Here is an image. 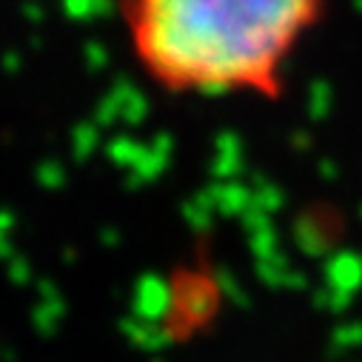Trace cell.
<instances>
[{"label":"cell","mask_w":362,"mask_h":362,"mask_svg":"<svg viewBox=\"0 0 362 362\" xmlns=\"http://www.w3.org/2000/svg\"><path fill=\"white\" fill-rule=\"evenodd\" d=\"M328 0H120L140 71L171 95L280 100Z\"/></svg>","instance_id":"1"}]
</instances>
